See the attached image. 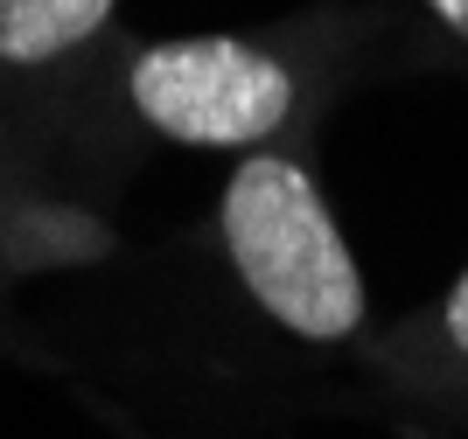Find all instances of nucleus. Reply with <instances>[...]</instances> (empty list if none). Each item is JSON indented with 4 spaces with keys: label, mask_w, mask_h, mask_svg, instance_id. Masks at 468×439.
Returning a JSON list of instances; mask_svg holds the SVG:
<instances>
[{
    "label": "nucleus",
    "mask_w": 468,
    "mask_h": 439,
    "mask_svg": "<svg viewBox=\"0 0 468 439\" xmlns=\"http://www.w3.org/2000/svg\"><path fill=\"white\" fill-rule=\"evenodd\" d=\"M112 0H0V57L7 63H42L57 49H78Z\"/></svg>",
    "instance_id": "obj_3"
},
{
    "label": "nucleus",
    "mask_w": 468,
    "mask_h": 439,
    "mask_svg": "<svg viewBox=\"0 0 468 439\" xmlns=\"http://www.w3.org/2000/svg\"><path fill=\"white\" fill-rule=\"evenodd\" d=\"M133 105L168 140L245 147V140L273 133L287 119L293 77L280 70V57H266L252 42L189 36V42H161L133 63Z\"/></svg>",
    "instance_id": "obj_2"
},
{
    "label": "nucleus",
    "mask_w": 468,
    "mask_h": 439,
    "mask_svg": "<svg viewBox=\"0 0 468 439\" xmlns=\"http://www.w3.org/2000/svg\"><path fill=\"white\" fill-rule=\"evenodd\" d=\"M448 342L468 356V272H462V287L448 293Z\"/></svg>",
    "instance_id": "obj_4"
},
{
    "label": "nucleus",
    "mask_w": 468,
    "mask_h": 439,
    "mask_svg": "<svg viewBox=\"0 0 468 439\" xmlns=\"http://www.w3.org/2000/svg\"><path fill=\"white\" fill-rule=\"evenodd\" d=\"M224 245L252 300L308 342H335L364 321V279L335 216L293 161H245L224 195Z\"/></svg>",
    "instance_id": "obj_1"
},
{
    "label": "nucleus",
    "mask_w": 468,
    "mask_h": 439,
    "mask_svg": "<svg viewBox=\"0 0 468 439\" xmlns=\"http://www.w3.org/2000/svg\"><path fill=\"white\" fill-rule=\"evenodd\" d=\"M427 7H433L441 21H448V28H454L462 42H468V0H427Z\"/></svg>",
    "instance_id": "obj_5"
}]
</instances>
